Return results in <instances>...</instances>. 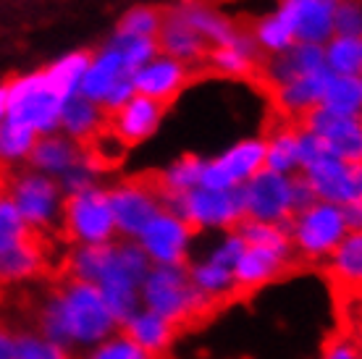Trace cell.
Returning a JSON list of instances; mask_svg holds the SVG:
<instances>
[{
  "instance_id": "34",
  "label": "cell",
  "mask_w": 362,
  "mask_h": 359,
  "mask_svg": "<svg viewBox=\"0 0 362 359\" xmlns=\"http://www.w3.org/2000/svg\"><path fill=\"white\" fill-rule=\"evenodd\" d=\"M160 24H163V11L158 8H132L127 16L118 21V35H129V37H150L155 40L158 32H160Z\"/></svg>"
},
{
  "instance_id": "16",
  "label": "cell",
  "mask_w": 362,
  "mask_h": 359,
  "mask_svg": "<svg viewBox=\"0 0 362 359\" xmlns=\"http://www.w3.org/2000/svg\"><path fill=\"white\" fill-rule=\"evenodd\" d=\"M165 110H168V105H163V102H155L150 98L134 95L124 108L116 110L108 118V126L116 131L118 139L132 150V147L142 144L145 139H150L158 131Z\"/></svg>"
},
{
  "instance_id": "30",
  "label": "cell",
  "mask_w": 362,
  "mask_h": 359,
  "mask_svg": "<svg viewBox=\"0 0 362 359\" xmlns=\"http://www.w3.org/2000/svg\"><path fill=\"white\" fill-rule=\"evenodd\" d=\"M250 35H252L255 45L260 47L263 55L284 53V50H289V47L294 45V37H291L289 27L276 16V11L268 13V16L257 18L252 24V29H250Z\"/></svg>"
},
{
  "instance_id": "29",
  "label": "cell",
  "mask_w": 362,
  "mask_h": 359,
  "mask_svg": "<svg viewBox=\"0 0 362 359\" xmlns=\"http://www.w3.org/2000/svg\"><path fill=\"white\" fill-rule=\"evenodd\" d=\"M35 142V131H29L27 126H18L6 118L0 124V171H13L16 165L27 163Z\"/></svg>"
},
{
  "instance_id": "33",
  "label": "cell",
  "mask_w": 362,
  "mask_h": 359,
  "mask_svg": "<svg viewBox=\"0 0 362 359\" xmlns=\"http://www.w3.org/2000/svg\"><path fill=\"white\" fill-rule=\"evenodd\" d=\"M27 231L29 225L24 223V218L18 216L16 205L11 202L6 192H0V254L18 247L21 239L27 236Z\"/></svg>"
},
{
  "instance_id": "26",
  "label": "cell",
  "mask_w": 362,
  "mask_h": 359,
  "mask_svg": "<svg viewBox=\"0 0 362 359\" xmlns=\"http://www.w3.org/2000/svg\"><path fill=\"white\" fill-rule=\"evenodd\" d=\"M265 171L291 176L299 171V155H297V124L281 126L279 131L265 136Z\"/></svg>"
},
{
  "instance_id": "37",
  "label": "cell",
  "mask_w": 362,
  "mask_h": 359,
  "mask_svg": "<svg viewBox=\"0 0 362 359\" xmlns=\"http://www.w3.org/2000/svg\"><path fill=\"white\" fill-rule=\"evenodd\" d=\"M317 197L315 192H313V187H310V181L305 179V173L297 171L289 176V210H291V218L302 216L305 210H310V207L315 205Z\"/></svg>"
},
{
  "instance_id": "9",
  "label": "cell",
  "mask_w": 362,
  "mask_h": 359,
  "mask_svg": "<svg viewBox=\"0 0 362 359\" xmlns=\"http://www.w3.org/2000/svg\"><path fill=\"white\" fill-rule=\"evenodd\" d=\"M265 160V139L252 136V139H242L234 147H228L226 153H221L213 160H205L202 168V189H236L247 184L257 171H263Z\"/></svg>"
},
{
  "instance_id": "12",
  "label": "cell",
  "mask_w": 362,
  "mask_h": 359,
  "mask_svg": "<svg viewBox=\"0 0 362 359\" xmlns=\"http://www.w3.org/2000/svg\"><path fill=\"white\" fill-rule=\"evenodd\" d=\"M299 129L326 139L331 155L344 163H362V124L360 118L336 116L326 108H313L297 121Z\"/></svg>"
},
{
  "instance_id": "28",
  "label": "cell",
  "mask_w": 362,
  "mask_h": 359,
  "mask_svg": "<svg viewBox=\"0 0 362 359\" xmlns=\"http://www.w3.org/2000/svg\"><path fill=\"white\" fill-rule=\"evenodd\" d=\"M323 58L334 76H362V37H331Z\"/></svg>"
},
{
  "instance_id": "23",
  "label": "cell",
  "mask_w": 362,
  "mask_h": 359,
  "mask_svg": "<svg viewBox=\"0 0 362 359\" xmlns=\"http://www.w3.org/2000/svg\"><path fill=\"white\" fill-rule=\"evenodd\" d=\"M121 76H127V69H124V63H121L116 50L105 45L100 53H95L90 58V66H87L82 84H79V95L87 98L90 102H95V105H100L103 98L108 95V90Z\"/></svg>"
},
{
  "instance_id": "25",
  "label": "cell",
  "mask_w": 362,
  "mask_h": 359,
  "mask_svg": "<svg viewBox=\"0 0 362 359\" xmlns=\"http://www.w3.org/2000/svg\"><path fill=\"white\" fill-rule=\"evenodd\" d=\"M320 108L336 116L360 118L362 113V76H331L320 98Z\"/></svg>"
},
{
  "instance_id": "38",
  "label": "cell",
  "mask_w": 362,
  "mask_h": 359,
  "mask_svg": "<svg viewBox=\"0 0 362 359\" xmlns=\"http://www.w3.org/2000/svg\"><path fill=\"white\" fill-rule=\"evenodd\" d=\"M87 359H150L145 351H139L134 343L124 339L121 333H116V339H110L108 343H103L92 357Z\"/></svg>"
},
{
  "instance_id": "10",
  "label": "cell",
  "mask_w": 362,
  "mask_h": 359,
  "mask_svg": "<svg viewBox=\"0 0 362 359\" xmlns=\"http://www.w3.org/2000/svg\"><path fill=\"white\" fill-rule=\"evenodd\" d=\"M305 179L315 192L317 202H328V205H354L362 202V163H344L326 155L320 160L310 163L308 168H302Z\"/></svg>"
},
{
  "instance_id": "2",
  "label": "cell",
  "mask_w": 362,
  "mask_h": 359,
  "mask_svg": "<svg viewBox=\"0 0 362 359\" xmlns=\"http://www.w3.org/2000/svg\"><path fill=\"white\" fill-rule=\"evenodd\" d=\"M0 192H6L11 202L16 205L18 216L24 223L35 231L50 234L55 220L61 218L64 205V192L58 181L37 173L32 168H18V171H3L0 176Z\"/></svg>"
},
{
  "instance_id": "14",
  "label": "cell",
  "mask_w": 362,
  "mask_h": 359,
  "mask_svg": "<svg viewBox=\"0 0 362 359\" xmlns=\"http://www.w3.org/2000/svg\"><path fill=\"white\" fill-rule=\"evenodd\" d=\"M194 231L184 223L181 218L171 213H158V216L145 225V231L136 236L139 247L150 260L158 265H179L187 268V242H189Z\"/></svg>"
},
{
  "instance_id": "41",
  "label": "cell",
  "mask_w": 362,
  "mask_h": 359,
  "mask_svg": "<svg viewBox=\"0 0 362 359\" xmlns=\"http://www.w3.org/2000/svg\"><path fill=\"white\" fill-rule=\"evenodd\" d=\"M0 359H13V333L0 323Z\"/></svg>"
},
{
  "instance_id": "31",
  "label": "cell",
  "mask_w": 362,
  "mask_h": 359,
  "mask_svg": "<svg viewBox=\"0 0 362 359\" xmlns=\"http://www.w3.org/2000/svg\"><path fill=\"white\" fill-rule=\"evenodd\" d=\"M108 45L118 53L127 73L139 71L145 63H150L158 55V45H155V40H150V37H129L116 32V35L110 37Z\"/></svg>"
},
{
  "instance_id": "36",
  "label": "cell",
  "mask_w": 362,
  "mask_h": 359,
  "mask_svg": "<svg viewBox=\"0 0 362 359\" xmlns=\"http://www.w3.org/2000/svg\"><path fill=\"white\" fill-rule=\"evenodd\" d=\"M334 37H362L360 0H341L334 6Z\"/></svg>"
},
{
  "instance_id": "22",
  "label": "cell",
  "mask_w": 362,
  "mask_h": 359,
  "mask_svg": "<svg viewBox=\"0 0 362 359\" xmlns=\"http://www.w3.org/2000/svg\"><path fill=\"white\" fill-rule=\"evenodd\" d=\"M118 333L124 339H129L139 351H145L147 357H163V354H168V346L176 339L168 320H163V317H158L153 312L134 314L132 320H127L118 328Z\"/></svg>"
},
{
  "instance_id": "7",
  "label": "cell",
  "mask_w": 362,
  "mask_h": 359,
  "mask_svg": "<svg viewBox=\"0 0 362 359\" xmlns=\"http://www.w3.org/2000/svg\"><path fill=\"white\" fill-rule=\"evenodd\" d=\"M110 213L116 231L127 239H136L158 213H163V199L155 176H134L108 189Z\"/></svg>"
},
{
  "instance_id": "1",
  "label": "cell",
  "mask_w": 362,
  "mask_h": 359,
  "mask_svg": "<svg viewBox=\"0 0 362 359\" xmlns=\"http://www.w3.org/2000/svg\"><path fill=\"white\" fill-rule=\"evenodd\" d=\"M58 297L69 341H103L121 325L110 317L108 307L100 297L98 286L79 278H61L50 283Z\"/></svg>"
},
{
  "instance_id": "5",
  "label": "cell",
  "mask_w": 362,
  "mask_h": 359,
  "mask_svg": "<svg viewBox=\"0 0 362 359\" xmlns=\"http://www.w3.org/2000/svg\"><path fill=\"white\" fill-rule=\"evenodd\" d=\"M163 210L181 218L197 234L208 225H221L228 231L245 218V194L242 187L236 189H192L187 194H173L163 202Z\"/></svg>"
},
{
  "instance_id": "39",
  "label": "cell",
  "mask_w": 362,
  "mask_h": 359,
  "mask_svg": "<svg viewBox=\"0 0 362 359\" xmlns=\"http://www.w3.org/2000/svg\"><path fill=\"white\" fill-rule=\"evenodd\" d=\"M132 98H134V84H132V73H127V76H121V79L110 87L108 95H105L103 102H100V108H103V113L110 118L116 110L124 108Z\"/></svg>"
},
{
  "instance_id": "8",
  "label": "cell",
  "mask_w": 362,
  "mask_h": 359,
  "mask_svg": "<svg viewBox=\"0 0 362 359\" xmlns=\"http://www.w3.org/2000/svg\"><path fill=\"white\" fill-rule=\"evenodd\" d=\"M194 297H197V286L189 278V268L160 265L147 273L145 302L150 305V312L168 320L176 339L181 336V323L189 312Z\"/></svg>"
},
{
  "instance_id": "24",
  "label": "cell",
  "mask_w": 362,
  "mask_h": 359,
  "mask_svg": "<svg viewBox=\"0 0 362 359\" xmlns=\"http://www.w3.org/2000/svg\"><path fill=\"white\" fill-rule=\"evenodd\" d=\"M202 168H205V158L181 155L179 160H173L165 171L155 173V184H158L160 199L165 202L173 194H187L192 189H197L199 179H202Z\"/></svg>"
},
{
  "instance_id": "17",
  "label": "cell",
  "mask_w": 362,
  "mask_h": 359,
  "mask_svg": "<svg viewBox=\"0 0 362 359\" xmlns=\"http://www.w3.org/2000/svg\"><path fill=\"white\" fill-rule=\"evenodd\" d=\"M334 73L328 71V69H320L315 73H308V76H299L294 81H286V84H281L276 90H271V98H273V105L279 110L284 118H299L310 113L313 108L320 105V98H323V90H326L328 79H331Z\"/></svg>"
},
{
  "instance_id": "32",
  "label": "cell",
  "mask_w": 362,
  "mask_h": 359,
  "mask_svg": "<svg viewBox=\"0 0 362 359\" xmlns=\"http://www.w3.org/2000/svg\"><path fill=\"white\" fill-rule=\"evenodd\" d=\"M205 66H208V71H216L218 76H228V79H252L260 69L257 63H252L231 47H210L205 55Z\"/></svg>"
},
{
  "instance_id": "35",
  "label": "cell",
  "mask_w": 362,
  "mask_h": 359,
  "mask_svg": "<svg viewBox=\"0 0 362 359\" xmlns=\"http://www.w3.org/2000/svg\"><path fill=\"white\" fill-rule=\"evenodd\" d=\"M98 168L92 165V160L84 155L82 160L76 163V165H71L66 173H61L58 176V187H61V192H64V197H69V194H79V192H87V189L98 187Z\"/></svg>"
},
{
  "instance_id": "27",
  "label": "cell",
  "mask_w": 362,
  "mask_h": 359,
  "mask_svg": "<svg viewBox=\"0 0 362 359\" xmlns=\"http://www.w3.org/2000/svg\"><path fill=\"white\" fill-rule=\"evenodd\" d=\"M90 53H84V50H76V53H69L64 58H58V61L45 69V79L50 84V90L58 95L61 100L71 98L79 92V84H82V76L87 71V66H90Z\"/></svg>"
},
{
  "instance_id": "6",
  "label": "cell",
  "mask_w": 362,
  "mask_h": 359,
  "mask_svg": "<svg viewBox=\"0 0 362 359\" xmlns=\"http://www.w3.org/2000/svg\"><path fill=\"white\" fill-rule=\"evenodd\" d=\"M346 234L349 228L339 205L315 202L302 216L291 218V247L297 260L308 265V270H315V265L326 260Z\"/></svg>"
},
{
  "instance_id": "19",
  "label": "cell",
  "mask_w": 362,
  "mask_h": 359,
  "mask_svg": "<svg viewBox=\"0 0 362 359\" xmlns=\"http://www.w3.org/2000/svg\"><path fill=\"white\" fill-rule=\"evenodd\" d=\"M155 45H158V53L168 55L173 61L189 66V69L192 66H202L210 50V45L194 29H189L184 21L171 16L168 11L163 13V24H160V32L155 37Z\"/></svg>"
},
{
  "instance_id": "13",
  "label": "cell",
  "mask_w": 362,
  "mask_h": 359,
  "mask_svg": "<svg viewBox=\"0 0 362 359\" xmlns=\"http://www.w3.org/2000/svg\"><path fill=\"white\" fill-rule=\"evenodd\" d=\"M334 6L328 0H281L276 16L289 27L294 42L323 47L334 37Z\"/></svg>"
},
{
  "instance_id": "3",
  "label": "cell",
  "mask_w": 362,
  "mask_h": 359,
  "mask_svg": "<svg viewBox=\"0 0 362 359\" xmlns=\"http://www.w3.org/2000/svg\"><path fill=\"white\" fill-rule=\"evenodd\" d=\"M58 236L76 247L113 242L116 223H113V213H110L108 189L92 187L87 192L64 197Z\"/></svg>"
},
{
  "instance_id": "40",
  "label": "cell",
  "mask_w": 362,
  "mask_h": 359,
  "mask_svg": "<svg viewBox=\"0 0 362 359\" xmlns=\"http://www.w3.org/2000/svg\"><path fill=\"white\" fill-rule=\"evenodd\" d=\"M247 247H245V242L239 239V236H234V234H226V242H223V247L210 257V262L213 265H221V268H226V270H234V265H236V260L242 257V252H245Z\"/></svg>"
},
{
  "instance_id": "18",
  "label": "cell",
  "mask_w": 362,
  "mask_h": 359,
  "mask_svg": "<svg viewBox=\"0 0 362 359\" xmlns=\"http://www.w3.org/2000/svg\"><path fill=\"white\" fill-rule=\"evenodd\" d=\"M168 13L184 21L189 29H194L210 47H226L239 29L231 18L223 16V11L205 6L199 0H181L179 6L168 8Z\"/></svg>"
},
{
  "instance_id": "11",
  "label": "cell",
  "mask_w": 362,
  "mask_h": 359,
  "mask_svg": "<svg viewBox=\"0 0 362 359\" xmlns=\"http://www.w3.org/2000/svg\"><path fill=\"white\" fill-rule=\"evenodd\" d=\"M245 194V218L260 223H289V176L273 171H257L242 184Z\"/></svg>"
},
{
  "instance_id": "21",
  "label": "cell",
  "mask_w": 362,
  "mask_h": 359,
  "mask_svg": "<svg viewBox=\"0 0 362 359\" xmlns=\"http://www.w3.org/2000/svg\"><path fill=\"white\" fill-rule=\"evenodd\" d=\"M84 158V147L82 144L71 142L69 136L64 134H47V136H37L35 147H32V153H29L27 163L29 168L37 173H45L50 179H58L61 173H66L71 165Z\"/></svg>"
},
{
  "instance_id": "4",
  "label": "cell",
  "mask_w": 362,
  "mask_h": 359,
  "mask_svg": "<svg viewBox=\"0 0 362 359\" xmlns=\"http://www.w3.org/2000/svg\"><path fill=\"white\" fill-rule=\"evenodd\" d=\"M8 90V110L6 118L18 126H27L37 136H47L58 131L61 102L45 79V71L24 73L6 84Z\"/></svg>"
},
{
  "instance_id": "15",
  "label": "cell",
  "mask_w": 362,
  "mask_h": 359,
  "mask_svg": "<svg viewBox=\"0 0 362 359\" xmlns=\"http://www.w3.org/2000/svg\"><path fill=\"white\" fill-rule=\"evenodd\" d=\"M189 66L173 61L168 55L158 53L150 63H145L139 71L132 73V84H134V95L150 98L155 102L171 105L176 95H179L187 81H189Z\"/></svg>"
},
{
  "instance_id": "43",
  "label": "cell",
  "mask_w": 362,
  "mask_h": 359,
  "mask_svg": "<svg viewBox=\"0 0 362 359\" xmlns=\"http://www.w3.org/2000/svg\"><path fill=\"white\" fill-rule=\"evenodd\" d=\"M328 3H341V0H328Z\"/></svg>"
},
{
  "instance_id": "42",
  "label": "cell",
  "mask_w": 362,
  "mask_h": 359,
  "mask_svg": "<svg viewBox=\"0 0 362 359\" xmlns=\"http://www.w3.org/2000/svg\"><path fill=\"white\" fill-rule=\"evenodd\" d=\"M6 110H8V90L6 84H0V124L6 121Z\"/></svg>"
},
{
  "instance_id": "20",
  "label": "cell",
  "mask_w": 362,
  "mask_h": 359,
  "mask_svg": "<svg viewBox=\"0 0 362 359\" xmlns=\"http://www.w3.org/2000/svg\"><path fill=\"white\" fill-rule=\"evenodd\" d=\"M108 126V116L100 105L82 98L79 92L61 102V118H58V134L69 136L76 144H87L92 136Z\"/></svg>"
}]
</instances>
